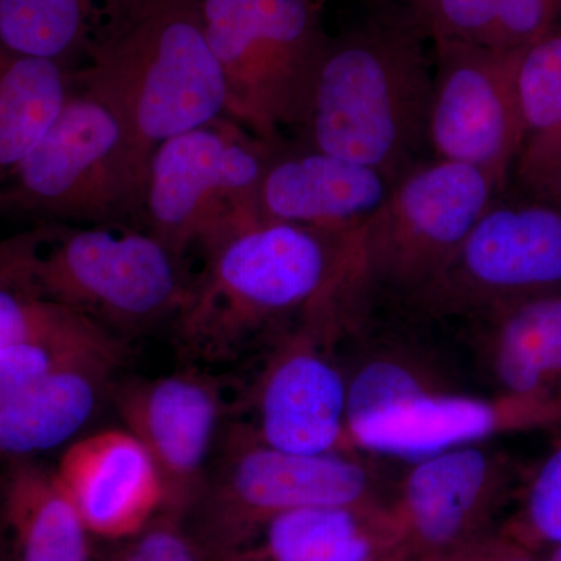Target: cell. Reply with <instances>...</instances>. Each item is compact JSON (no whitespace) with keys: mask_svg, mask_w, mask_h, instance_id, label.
Instances as JSON below:
<instances>
[{"mask_svg":"<svg viewBox=\"0 0 561 561\" xmlns=\"http://www.w3.org/2000/svg\"><path fill=\"white\" fill-rule=\"evenodd\" d=\"M127 342L98 324L0 348V405L28 393L58 373L92 364L122 365Z\"/></svg>","mask_w":561,"mask_h":561,"instance_id":"obj_26","label":"cell"},{"mask_svg":"<svg viewBox=\"0 0 561 561\" xmlns=\"http://www.w3.org/2000/svg\"><path fill=\"white\" fill-rule=\"evenodd\" d=\"M432 158L479 169L502 191L524 142L516 92L522 51L483 49L459 41H432Z\"/></svg>","mask_w":561,"mask_h":561,"instance_id":"obj_12","label":"cell"},{"mask_svg":"<svg viewBox=\"0 0 561 561\" xmlns=\"http://www.w3.org/2000/svg\"><path fill=\"white\" fill-rule=\"evenodd\" d=\"M394 181L328 151L286 150L280 144L262 179V217L317 230H359L387 201Z\"/></svg>","mask_w":561,"mask_h":561,"instance_id":"obj_17","label":"cell"},{"mask_svg":"<svg viewBox=\"0 0 561 561\" xmlns=\"http://www.w3.org/2000/svg\"><path fill=\"white\" fill-rule=\"evenodd\" d=\"M98 561H205L179 513L162 511L153 522Z\"/></svg>","mask_w":561,"mask_h":561,"instance_id":"obj_29","label":"cell"},{"mask_svg":"<svg viewBox=\"0 0 561 561\" xmlns=\"http://www.w3.org/2000/svg\"><path fill=\"white\" fill-rule=\"evenodd\" d=\"M423 561H545L540 553L505 537L500 530L465 542L449 551L426 557Z\"/></svg>","mask_w":561,"mask_h":561,"instance_id":"obj_30","label":"cell"},{"mask_svg":"<svg viewBox=\"0 0 561 561\" xmlns=\"http://www.w3.org/2000/svg\"><path fill=\"white\" fill-rule=\"evenodd\" d=\"M220 561H416L389 500L309 505L262 524Z\"/></svg>","mask_w":561,"mask_h":561,"instance_id":"obj_18","label":"cell"},{"mask_svg":"<svg viewBox=\"0 0 561 561\" xmlns=\"http://www.w3.org/2000/svg\"><path fill=\"white\" fill-rule=\"evenodd\" d=\"M561 430V391L481 393L472 389L421 394L348 430L353 453L421 457L491 442L502 435Z\"/></svg>","mask_w":561,"mask_h":561,"instance_id":"obj_15","label":"cell"},{"mask_svg":"<svg viewBox=\"0 0 561 561\" xmlns=\"http://www.w3.org/2000/svg\"><path fill=\"white\" fill-rule=\"evenodd\" d=\"M91 324L95 323L60 306L0 289V348L68 334Z\"/></svg>","mask_w":561,"mask_h":561,"instance_id":"obj_28","label":"cell"},{"mask_svg":"<svg viewBox=\"0 0 561 561\" xmlns=\"http://www.w3.org/2000/svg\"><path fill=\"white\" fill-rule=\"evenodd\" d=\"M491 442L456 446L412 460L389 497L413 559L449 551L497 530L524 479Z\"/></svg>","mask_w":561,"mask_h":561,"instance_id":"obj_13","label":"cell"},{"mask_svg":"<svg viewBox=\"0 0 561 561\" xmlns=\"http://www.w3.org/2000/svg\"><path fill=\"white\" fill-rule=\"evenodd\" d=\"M276 147L228 116L164 140L150 158L144 230L186 260L265 221L261 184Z\"/></svg>","mask_w":561,"mask_h":561,"instance_id":"obj_9","label":"cell"},{"mask_svg":"<svg viewBox=\"0 0 561 561\" xmlns=\"http://www.w3.org/2000/svg\"><path fill=\"white\" fill-rule=\"evenodd\" d=\"M110 400L153 457L164 482V511L183 516L201 489L231 405L225 383L201 367L114 382Z\"/></svg>","mask_w":561,"mask_h":561,"instance_id":"obj_14","label":"cell"},{"mask_svg":"<svg viewBox=\"0 0 561 561\" xmlns=\"http://www.w3.org/2000/svg\"><path fill=\"white\" fill-rule=\"evenodd\" d=\"M119 365L92 364L51 376L0 405V465L66 448L110 400Z\"/></svg>","mask_w":561,"mask_h":561,"instance_id":"obj_21","label":"cell"},{"mask_svg":"<svg viewBox=\"0 0 561 561\" xmlns=\"http://www.w3.org/2000/svg\"><path fill=\"white\" fill-rule=\"evenodd\" d=\"M542 559H545V561H561V545L545 552Z\"/></svg>","mask_w":561,"mask_h":561,"instance_id":"obj_32","label":"cell"},{"mask_svg":"<svg viewBox=\"0 0 561 561\" xmlns=\"http://www.w3.org/2000/svg\"><path fill=\"white\" fill-rule=\"evenodd\" d=\"M546 192H549L552 197H556L553 198V203H557V205L561 206V179L556 181V183H553L552 186L549 187V190Z\"/></svg>","mask_w":561,"mask_h":561,"instance_id":"obj_31","label":"cell"},{"mask_svg":"<svg viewBox=\"0 0 561 561\" xmlns=\"http://www.w3.org/2000/svg\"><path fill=\"white\" fill-rule=\"evenodd\" d=\"M497 530L538 553L561 545V440L524 476L515 511Z\"/></svg>","mask_w":561,"mask_h":561,"instance_id":"obj_27","label":"cell"},{"mask_svg":"<svg viewBox=\"0 0 561 561\" xmlns=\"http://www.w3.org/2000/svg\"><path fill=\"white\" fill-rule=\"evenodd\" d=\"M99 0H0V41L32 57L79 66Z\"/></svg>","mask_w":561,"mask_h":561,"instance_id":"obj_25","label":"cell"},{"mask_svg":"<svg viewBox=\"0 0 561 561\" xmlns=\"http://www.w3.org/2000/svg\"><path fill=\"white\" fill-rule=\"evenodd\" d=\"M357 231L265 220L203 253L172 331L180 353L219 364L271 343L306 316L356 297Z\"/></svg>","mask_w":561,"mask_h":561,"instance_id":"obj_1","label":"cell"},{"mask_svg":"<svg viewBox=\"0 0 561 561\" xmlns=\"http://www.w3.org/2000/svg\"><path fill=\"white\" fill-rule=\"evenodd\" d=\"M373 5L331 36L302 131L306 146L397 180L430 151L432 41L409 3Z\"/></svg>","mask_w":561,"mask_h":561,"instance_id":"obj_2","label":"cell"},{"mask_svg":"<svg viewBox=\"0 0 561 561\" xmlns=\"http://www.w3.org/2000/svg\"><path fill=\"white\" fill-rule=\"evenodd\" d=\"M500 191L485 172L435 158L401 173L357 231V313L401 311L437 276Z\"/></svg>","mask_w":561,"mask_h":561,"instance_id":"obj_7","label":"cell"},{"mask_svg":"<svg viewBox=\"0 0 561 561\" xmlns=\"http://www.w3.org/2000/svg\"><path fill=\"white\" fill-rule=\"evenodd\" d=\"M94 540L55 467L38 459L0 468L3 561H98Z\"/></svg>","mask_w":561,"mask_h":561,"instance_id":"obj_20","label":"cell"},{"mask_svg":"<svg viewBox=\"0 0 561 561\" xmlns=\"http://www.w3.org/2000/svg\"><path fill=\"white\" fill-rule=\"evenodd\" d=\"M184 261L140 227L46 221L0 238V289L60 306L128 342L176 319L194 279Z\"/></svg>","mask_w":561,"mask_h":561,"instance_id":"obj_4","label":"cell"},{"mask_svg":"<svg viewBox=\"0 0 561 561\" xmlns=\"http://www.w3.org/2000/svg\"><path fill=\"white\" fill-rule=\"evenodd\" d=\"M342 339L337 313L319 309L268 343L242 398L241 421L261 442L306 456L353 453Z\"/></svg>","mask_w":561,"mask_h":561,"instance_id":"obj_11","label":"cell"},{"mask_svg":"<svg viewBox=\"0 0 561 561\" xmlns=\"http://www.w3.org/2000/svg\"><path fill=\"white\" fill-rule=\"evenodd\" d=\"M416 561H423V560H416Z\"/></svg>","mask_w":561,"mask_h":561,"instance_id":"obj_34","label":"cell"},{"mask_svg":"<svg viewBox=\"0 0 561 561\" xmlns=\"http://www.w3.org/2000/svg\"><path fill=\"white\" fill-rule=\"evenodd\" d=\"M150 158L116 105L73 80L46 135L0 183V213L142 224Z\"/></svg>","mask_w":561,"mask_h":561,"instance_id":"obj_5","label":"cell"},{"mask_svg":"<svg viewBox=\"0 0 561 561\" xmlns=\"http://www.w3.org/2000/svg\"><path fill=\"white\" fill-rule=\"evenodd\" d=\"M55 472L92 537L101 540H127L165 508L160 470L125 427L76 438Z\"/></svg>","mask_w":561,"mask_h":561,"instance_id":"obj_16","label":"cell"},{"mask_svg":"<svg viewBox=\"0 0 561 561\" xmlns=\"http://www.w3.org/2000/svg\"><path fill=\"white\" fill-rule=\"evenodd\" d=\"M559 290L561 206L494 201L437 276L390 317L456 324L504 302Z\"/></svg>","mask_w":561,"mask_h":561,"instance_id":"obj_10","label":"cell"},{"mask_svg":"<svg viewBox=\"0 0 561 561\" xmlns=\"http://www.w3.org/2000/svg\"><path fill=\"white\" fill-rule=\"evenodd\" d=\"M206 38L227 92L225 116L280 146L305 128L331 36L313 0H203Z\"/></svg>","mask_w":561,"mask_h":561,"instance_id":"obj_8","label":"cell"},{"mask_svg":"<svg viewBox=\"0 0 561 561\" xmlns=\"http://www.w3.org/2000/svg\"><path fill=\"white\" fill-rule=\"evenodd\" d=\"M516 92L524 131L519 173L542 191L561 172V32L522 51Z\"/></svg>","mask_w":561,"mask_h":561,"instance_id":"obj_24","label":"cell"},{"mask_svg":"<svg viewBox=\"0 0 561 561\" xmlns=\"http://www.w3.org/2000/svg\"><path fill=\"white\" fill-rule=\"evenodd\" d=\"M203 0H99L73 80L119 108L144 153L225 116Z\"/></svg>","mask_w":561,"mask_h":561,"instance_id":"obj_3","label":"cell"},{"mask_svg":"<svg viewBox=\"0 0 561 561\" xmlns=\"http://www.w3.org/2000/svg\"><path fill=\"white\" fill-rule=\"evenodd\" d=\"M431 41L523 51L553 31L559 0H415L408 2Z\"/></svg>","mask_w":561,"mask_h":561,"instance_id":"obj_23","label":"cell"},{"mask_svg":"<svg viewBox=\"0 0 561 561\" xmlns=\"http://www.w3.org/2000/svg\"><path fill=\"white\" fill-rule=\"evenodd\" d=\"M456 324L474 376L491 393H560L561 290L504 302Z\"/></svg>","mask_w":561,"mask_h":561,"instance_id":"obj_19","label":"cell"},{"mask_svg":"<svg viewBox=\"0 0 561 561\" xmlns=\"http://www.w3.org/2000/svg\"><path fill=\"white\" fill-rule=\"evenodd\" d=\"M368 2H371V3H390V2L408 3V2H415V0H368Z\"/></svg>","mask_w":561,"mask_h":561,"instance_id":"obj_33","label":"cell"},{"mask_svg":"<svg viewBox=\"0 0 561 561\" xmlns=\"http://www.w3.org/2000/svg\"><path fill=\"white\" fill-rule=\"evenodd\" d=\"M72 90V69L0 41V183L49 130Z\"/></svg>","mask_w":561,"mask_h":561,"instance_id":"obj_22","label":"cell"},{"mask_svg":"<svg viewBox=\"0 0 561 561\" xmlns=\"http://www.w3.org/2000/svg\"><path fill=\"white\" fill-rule=\"evenodd\" d=\"M368 500L383 497L378 472L359 453L280 451L243 421L228 420L183 522L203 560L220 561L280 513Z\"/></svg>","mask_w":561,"mask_h":561,"instance_id":"obj_6","label":"cell"}]
</instances>
